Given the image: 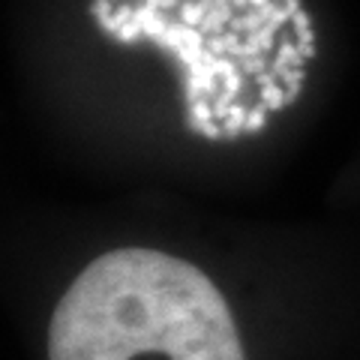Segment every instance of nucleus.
I'll list each match as a JSON object with an SVG mask.
<instances>
[{"instance_id": "nucleus-17", "label": "nucleus", "mask_w": 360, "mask_h": 360, "mask_svg": "<svg viewBox=\"0 0 360 360\" xmlns=\"http://www.w3.org/2000/svg\"><path fill=\"white\" fill-rule=\"evenodd\" d=\"M267 4H274V0H246V6L250 9H264Z\"/></svg>"}, {"instance_id": "nucleus-1", "label": "nucleus", "mask_w": 360, "mask_h": 360, "mask_svg": "<svg viewBox=\"0 0 360 360\" xmlns=\"http://www.w3.org/2000/svg\"><path fill=\"white\" fill-rule=\"evenodd\" d=\"M49 360H246L240 330L205 270L123 246L94 258L49 321Z\"/></svg>"}, {"instance_id": "nucleus-10", "label": "nucleus", "mask_w": 360, "mask_h": 360, "mask_svg": "<svg viewBox=\"0 0 360 360\" xmlns=\"http://www.w3.org/2000/svg\"><path fill=\"white\" fill-rule=\"evenodd\" d=\"M141 37H144V27H141V21H139V18H132L129 25H127V27H123V30L117 33V42H120V45H135V42H139Z\"/></svg>"}, {"instance_id": "nucleus-5", "label": "nucleus", "mask_w": 360, "mask_h": 360, "mask_svg": "<svg viewBox=\"0 0 360 360\" xmlns=\"http://www.w3.org/2000/svg\"><path fill=\"white\" fill-rule=\"evenodd\" d=\"M132 18H135V6H132V4H120V6L115 9V13H111V15H105V18H99L96 25H99V30H103L105 37L117 39V33H120L123 27H127Z\"/></svg>"}, {"instance_id": "nucleus-15", "label": "nucleus", "mask_w": 360, "mask_h": 360, "mask_svg": "<svg viewBox=\"0 0 360 360\" xmlns=\"http://www.w3.org/2000/svg\"><path fill=\"white\" fill-rule=\"evenodd\" d=\"M291 27H295V33L312 30V18H309V15H307V13H303V9H300V13H295V15H291Z\"/></svg>"}, {"instance_id": "nucleus-11", "label": "nucleus", "mask_w": 360, "mask_h": 360, "mask_svg": "<svg viewBox=\"0 0 360 360\" xmlns=\"http://www.w3.org/2000/svg\"><path fill=\"white\" fill-rule=\"evenodd\" d=\"M240 63V72H246V75H258V72H267L270 70V63H267V54H258V58H243V60H238Z\"/></svg>"}, {"instance_id": "nucleus-13", "label": "nucleus", "mask_w": 360, "mask_h": 360, "mask_svg": "<svg viewBox=\"0 0 360 360\" xmlns=\"http://www.w3.org/2000/svg\"><path fill=\"white\" fill-rule=\"evenodd\" d=\"M240 84H243V72H234V75H229V78L222 82V90H225V94H231L234 99H238Z\"/></svg>"}, {"instance_id": "nucleus-7", "label": "nucleus", "mask_w": 360, "mask_h": 360, "mask_svg": "<svg viewBox=\"0 0 360 360\" xmlns=\"http://www.w3.org/2000/svg\"><path fill=\"white\" fill-rule=\"evenodd\" d=\"M258 99L270 108V111H279V108H285L288 105V99H285V87L283 84H270V87H262L258 90Z\"/></svg>"}, {"instance_id": "nucleus-6", "label": "nucleus", "mask_w": 360, "mask_h": 360, "mask_svg": "<svg viewBox=\"0 0 360 360\" xmlns=\"http://www.w3.org/2000/svg\"><path fill=\"white\" fill-rule=\"evenodd\" d=\"M303 82H307V70H303V66H295V70H285V72H283V78H279V84L285 87V99H288V105H291V103H297V99H300Z\"/></svg>"}, {"instance_id": "nucleus-12", "label": "nucleus", "mask_w": 360, "mask_h": 360, "mask_svg": "<svg viewBox=\"0 0 360 360\" xmlns=\"http://www.w3.org/2000/svg\"><path fill=\"white\" fill-rule=\"evenodd\" d=\"M115 9H117V6H111V0H94V4L87 6V13H90V18H96V21H99V18L111 15Z\"/></svg>"}, {"instance_id": "nucleus-4", "label": "nucleus", "mask_w": 360, "mask_h": 360, "mask_svg": "<svg viewBox=\"0 0 360 360\" xmlns=\"http://www.w3.org/2000/svg\"><path fill=\"white\" fill-rule=\"evenodd\" d=\"M303 63H307V58L300 54L297 42L295 39H283L279 42V49H276V60L270 63V72H276L279 78H283L285 70H295V66H303Z\"/></svg>"}, {"instance_id": "nucleus-9", "label": "nucleus", "mask_w": 360, "mask_h": 360, "mask_svg": "<svg viewBox=\"0 0 360 360\" xmlns=\"http://www.w3.org/2000/svg\"><path fill=\"white\" fill-rule=\"evenodd\" d=\"M267 105L258 99V103L250 108V117H246V132H258V129H264V123H267Z\"/></svg>"}, {"instance_id": "nucleus-3", "label": "nucleus", "mask_w": 360, "mask_h": 360, "mask_svg": "<svg viewBox=\"0 0 360 360\" xmlns=\"http://www.w3.org/2000/svg\"><path fill=\"white\" fill-rule=\"evenodd\" d=\"M234 15H238V13H234V6L229 4V0H219V4L207 13V18L201 21V27H198V30L205 33V37H219V33L229 30V25H231V18H234Z\"/></svg>"}, {"instance_id": "nucleus-2", "label": "nucleus", "mask_w": 360, "mask_h": 360, "mask_svg": "<svg viewBox=\"0 0 360 360\" xmlns=\"http://www.w3.org/2000/svg\"><path fill=\"white\" fill-rule=\"evenodd\" d=\"M135 18H139L141 27H144V39H150L153 45L165 37L168 27H172V18H165V13H156V9H150L148 4L135 6Z\"/></svg>"}, {"instance_id": "nucleus-16", "label": "nucleus", "mask_w": 360, "mask_h": 360, "mask_svg": "<svg viewBox=\"0 0 360 360\" xmlns=\"http://www.w3.org/2000/svg\"><path fill=\"white\" fill-rule=\"evenodd\" d=\"M150 9L156 13H172V9H180V0H144Z\"/></svg>"}, {"instance_id": "nucleus-8", "label": "nucleus", "mask_w": 360, "mask_h": 360, "mask_svg": "<svg viewBox=\"0 0 360 360\" xmlns=\"http://www.w3.org/2000/svg\"><path fill=\"white\" fill-rule=\"evenodd\" d=\"M205 18H207L205 6L195 4V0H186V4H180V21H184V25L201 27V21H205Z\"/></svg>"}, {"instance_id": "nucleus-18", "label": "nucleus", "mask_w": 360, "mask_h": 360, "mask_svg": "<svg viewBox=\"0 0 360 360\" xmlns=\"http://www.w3.org/2000/svg\"><path fill=\"white\" fill-rule=\"evenodd\" d=\"M184 4H186V0H184ZM195 4H198V0H195Z\"/></svg>"}, {"instance_id": "nucleus-14", "label": "nucleus", "mask_w": 360, "mask_h": 360, "mask_svg": "<svg viewBox=\"0 0 360 360\" xmlns=\"http://www.w3.org/2000/svg\"><path fill=\"white\" fill-rule=\"evenodd\" d=\"M207 49L217 54V58H225V54H229V45H225V33H219V37H207Z\"/></svg>"}]
</instances>
